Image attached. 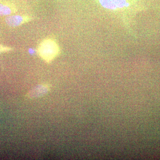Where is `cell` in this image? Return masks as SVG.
Wrapping results in <instances>:
<instances>
[{
    "mask_svg": "<svg viewBox=\"0 0 160 160\" xmlns=\"http://www.w3.org/2000/svg\"><path fill=\"white\" fill-rule=\"evenodd\" d=\"M11 48H9V47H5V46L0 45V52L9 51V50H11Z\"/></svg>",
    "mask_w": 160,
    "mask_h": 160,
    "instance_id": "5b68a950",
    "label": "cell"
},
{
    "mask_svg": "<svg viewBox=\"0 0 160 160\" xmlns=\"http://www.w3.org/2000/svg\"><path fill=\"white\" fill-rule=\"evenodd\" d=\"M14 7H12L6 4L0 3V16L9 15L15 12Z\"/></svg>",
    "mask_w": 160,
    "mask_h": 160,
    "instance_id": "277c9868",
    "label": "cell"
},
{
    "mask_svg": "<svg viewBox=\"0 0 160 160\" xmlns=\"http://www.w3.org/2000/svg\"><path fill=\"white\" fill-rule=\"evenodd\" d=\"M32 19V18L27 16H9L6 18V22L7 25L11 27H17L28 22Z\"/></svg>",
    "mask_w": 160,
    "mask_h": 160,
    "instance_id": "3957f363",
    "label": "cell"
},
{
    "mask_svg": "<svg viewBox=\"0 0 160 160\" xmlns=\"http://www.w3.org/2000/svg\"><path fill=\"white\" fill-rule=\"evenodd\" d=\"M40 56L47 63H50L57 56L59 48L54 40L48 38L43 40L38 48Z\"/></svg>",
    "mask_w": 160,
    "mask_h": 160,
    "instance_id": "6da1fadb",
    "label": "cell"
},
{
    "mask_svg": "<svg viewBox=\"0 0 160 160\" xmlns=\"http://www.w3.org/2000/svg\"><path fill=\"white\" fill-rule=\"evenodd\" d=\"M101 5L106 9L112 10H126L138 7L139 0H98Z\"/></svg>",
    "mask_w": 160,
    "mask_h": 160,
    "instance_id": "7a4b0ae2",
    "label": "cell"
}]
</instances>
